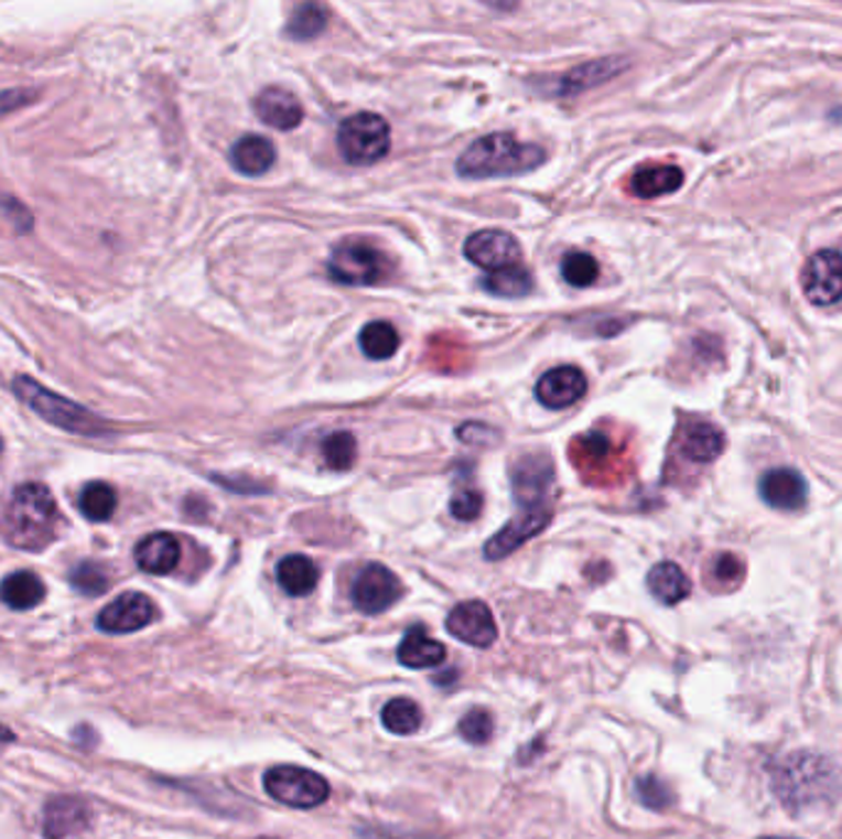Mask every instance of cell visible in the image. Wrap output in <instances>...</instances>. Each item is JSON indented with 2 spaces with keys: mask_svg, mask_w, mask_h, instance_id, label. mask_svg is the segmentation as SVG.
<instances>
[{
  "mask_svg": "<svg viewBox=\"0 0 842 839\" xmlns=\"http://www.w3.org/2000/svg\"><path fill=\"white\" fill-rule=\"evenodd\" d=\"M762 839H788V837H762Z\"/></svg>",
  "mask_w": 842,
  "mask_h": 839,
  "instance_id": "b9f144b4",
  "label": "cell"
},
{
  "mask_svg": "<svg viewBox=\"0 0 842 839\" xmlns=\"http://www.w3.org/2000/svg\"><path fill=\"white\" fill-rule=\"evenodd\" d=\"M155 621V605L145 593H121L119 599L111 601L107 609L99 613L97 625L104 633H136Z\"/></svg>",
  "mask_w": 842,
  "mask_h": 839,
  "instance_id": "4fadbf2b",
  "label": "cell"
},
{
  "mask_svg": "<svg viewBox=\"0 0 842 839\" xmlns=\"http://www.w3.org/2000/svg\"><path fill=\"white\" fill-rule=\"evenodd\" d=\"M257 116L271 129L291 131L303 121V106L293 97L289 89L269 87L257 97L255 101Z\"/></svg>",
  "mask_w": 842,
  "mask_h": 839,
  "instance_id": "ac0fdd59",
  "label": "cell"
},
{
  "mask_svg": "<svg viewBox=\"0 0 842 839\" xmlns=\"http://www.w3.org/2000/svg\"><path fill=\"white\" fill-rule=\"evenodd\" d=\"M45 599V583L33 571L8 573L0 583V601L15 611H30Z\"/></svg>",
  "mask_w": 842,
  "mask_h": 839,
  "instance_id": "484cf974",
  "label": "cell"
},
{
  "mask_svg": "<svg viewBox=\"0 0 842 839\" xmlns=\"http://www.w3.org/2000/svg\"><path fill=\"white\" fill-rule=\"evenodd\" d=\"M636 793L640 803L650 810H666V807L672 803V790L668 788V783H662L658 775H640L636 781Z\"/></svg>",
  "mask_w": 842,
  "mask_h": 839,
  "instance_id": "8d00e7d4",
  "label": "cell"
},
{
  "mask_svg": "<svg viewBox=\"0 0 842 839\" xmlns=\"http://www.w3.org/2000/svg\"><path fill=\"white\" fill-rule=\"evenodd\" d=\"M338 148L350 165L380 163L389 151V123L380 114H355L341 123Z\"/></svg>",
  "mask_w": 842,
  "mask_h": 839,
  "instance_id": "8992f818",
  "label": "cell"
},
{
  "mask_svg": "<svg viewBox=\"0 0 842 839\" xmlns=\"http://www.w3.org/2000/svg\"><path fill=\"white\" fill-rule=\"evenodd\" d=\"M328 273L335 283L343 286H377L389 279L392 261L373 244L343 241L331 254Z\"/></svg>",
  "mask_w": 842,
  "mask_h": 839,
  "instance_id": "5b68a950",
  "label": "cell"
},
{
  "mask_svg": "<svg viewBox=\"0 0 842 839\" xmlns=\"http://www.w3.org/2000/svg\"><path fill=\"white\" fill-rule=\"evenodd\" d=\"M136 564L145 573L165 577L181 564V541L168 533H155L143 537L136 547Z\"/></svg>",
  "mask_w": 842,
  "mask_h": 839,
  "instance_id": "d6986e66",
  "label": "cell"
},
{
  "mask_svg": "<svg viewBox=\"0 0 842 839\" xmlns=\"http://www.w3.org/2000/svg\"><path fill=\"white\" fill-rule=\"evenodd\" d=\"M13 739H15V736H13V731H10V729L3 727V724H0V743H10Z\"/></svg>",
  "mask_w": 842,
  "mask_h": 839,
  "instance_id": "60d3db41",
  "label": "cell"
},
{
  "mask_svg": "<svg viewBox=\"0 0 842 839\" xmlns=\"http://www.w3.org/2000/svg\"><path fill=\"white\" fill-rule=\"evenodd\" d=\"M686 183V175L678 165H646L630 178V193L640 200H656L672 195Z\"/></svg>",
  "mask_w": 842,
  "mask_h": 839,
  "instance_id": "7402d4cb",
  "label": "cell"
},
{
  "mask_svg": "<svg viewBox=\"0 0 842 839\" xmlns=\"http://www.w3.org/2000/svg\"><path fill=\"white\" fill-rule=\"evenodd\" d=\"M116 505H119V497H116V491L109 483L94 481L82 487L79 513L91 523H107L114 517Z\"/></svg>",
  "mask_w": 842,
  "mask_h": 839,
  "instance_id": "83f0119b",
  "label": "cell"
},
{
  "mask_svg": "<svg viewBox=\"0 0 842 839\" xmlns=\"http://www.w3.org/2000/svg\"><path fill=\"white\" fill-rule=\"evenodd\" d=\"M0 449H3V441H0Z\"/></svg>",
  "mask_w": 842,
  "mask_h": 839,
  "instance_id": "7bdbcfd3",
  "label": "cell"
},
{
  "mask_svg": "<svg viewBox=\"0 0 842 839\" xmlns=\"http://www.w3.org/2000/svg\"><path fill=\"white\" fill-rule=\"evenodd\" d=\"M277 579L289 596H309V593L319 587L321 571L315 567L313 559L303 555H291L279 561Z\"/></svg>",
  "mask_w": 842,
  "mask_h": 839,
  "instance_id": "4316f807",
  "label": "cell"
},
{
  "mask_svg": "<svg viewBox=\"0 0 842 839\" xmlns=\"http://www.w3.org/2000/svg\"><path fill=\"white\" fill-rule=\"evenodd\" d=\"M458 731L463 739L468 743H476V746L488 743L493 736V714L488 709H471L468 714L461 719Z\"/></svg>",
  "mask_w": 842,
  "mask_h": 839,
  "instance_id": "d590c367",
  "label": "cell"
},
{
  "mask_svg": "<svg viewBox=\"0 0 842 839\" xmlns=\"http://www.w3.org/2000/svg\"><path fill=\"white\" fill-rule=\"evenodd\" d=\"M229 161L235 165L237 173L247 178H259L277 161V148L265 136L249 133L231 146Z\"/></svg>",
  "mask_w": 842,
  "mask_h": 839,
  "instance_id": "ffe728a7",
  "label": "cell"
},
{
  "mask_svg": "<svg viewBox=\"0 0 842 839\" xmlns=\"http://www.w3.org/2000/svg\"><path fill=\"white\" fill-rule=\"evenodd\" d=\"M724 451V433L708 421H692L682 433V453L692 463H712Z\"/></svg>",
  "mask_w": 842,
  "mask_h": 839,
  "instance_id": "cb8c5ba5",
  "label": "cell"
},
{
  "mask_svg": "<svg viewBox=\"0 0 842 839\" xmlns=\"http://www.w3.org/2000/svg\"><path fill=\"white\" fill-rule=\"evenodd\" d=\"M363 839H439V837H417V835H399V832H389L385 827H365L360 830Z\"/></svg>",
  "mask_w": 842,
  "mask_h": 839,
  "instance_id": "ab89813d",
  "label": "cell"
},
{
  "mask_svg": "<svg viewBox=\"0 0 842 839\" xmlns=\"http://www.w3.org/2000/svg\"><path fill=\"white\" fill-rule=\"evenodd\" d=\"M552 507H522L498 535H493L486 545V559L498 561L512 555L515 549L522 547L525 541L537 537L542 529L550 525Z\"/></svg>",
  "mask_w": 842,
  "mask_h": 839,
  "instance_id": "8fae6325",
  "label": "cell"
},
{
  "mask_svg": "<svg viewBox=\"0 0 842 839\" xmlns=\"http://www.w3.org/2000/svg\"><path fill=\"white\" fill-rule=\"evenodd\" d=\"M624 69H626V62L618 60V57L586 62V65H579L572 72L564 74L560 92L564 94V97H572V94L594 89V87H598V84L614 79L616 74H620Z\"/></svg>",
  "mask_w": 842,
  "mask_h": 839,
  "instance_id": "603a6c76",
  "label": "cell"
},
{
  "mask_svg": "<svg viewBox=\"0 0 842 839\" xmlns=\"http://www.w3.org/2000/svg\"><path fill=\"white\" fill-rule=\"evenodd\" d=\"M382 724L389 734L409 736L421 727V709L412 702V699H392L382 709Z\"/></svg>",
  "mask_w": 842,
  "mask_h": 839,
  "instance_id": "4dcf8cb0",
  "label": "cell"
},
{
  "mask_svg": "<svg viewBox=\"0 0 842 839\" xmlns=\"http://www.w3.org/2000/svg\"><path fill=\"white\" fill-rule=\"evenodd\" d=\"M586 391V377L582 369H576L572 365L564 367H554L550 372H544L537 381L535 395L540 399L542 407L547 409H566L576 404L584 397Z\"/></svg>",
  "mask_w": 842,
  "mask_h": 839,
  "instance_id": "2e32d148",
  "label": "cell"
},
{
  "mask_svg": "<svg viewBox=\"0 0 842 839\" xmlns=\"http://www.w3.org/2000/svg\"><path fill=\"white\" fill-rule=\"evenodd\" d=\"M13 391L23 399L30 409H33L40 419H45L52 427H57L67 433H79V437H104L107 433V421L94 417L89 409H84L82 404L72 401L62 395H55L47 387H42L40 381L30 379L25 375L15 377Z\"/></svg>",
  "mask_w": 842,
  "mask_h": 839,
  "instance_id": "277c9868",
  "label": "cell"
},
{
  "mask_svg": "<svg viewBox=\"0 0 842 839\" xmlns=\"http://www.w3.org/2000/svg\"><path fill=\"white\" fill-rule=\"evenodd\" d=\"M323 459H325V465L333 471L353 469V463L357 459V443L353 439V433L347 431L331 433V437L323 441Z\"/></svg>",
  "mask_w": 842,
  "mask_h": 839,
  "instance_id": "836d02e7",
  "label": "cell"
},
{
  "mask_svg": "<svg viewBox=\"0 0 842 839\" xmlns=\"http://www.w3.org/2000/svg\"><path fill=\"white\" fill-rule=\"evenodd\" d=\"M69 583L84 596H101L111 587V577L97 561H79L69 571Z\"/></svg>",
  "mask_w": 842,
  "mask_h": 839,
  "instance_id": "d6a6232c",
  "label": "cell"
},
{
  "mask_svg": "<svg viewBox=\"0 0 842 839\" xmlns=\"http://www.w3.org/2000/svg\"><path fill=\"white\" fill-rule=\"evenodd\" d=\"M481 509L483 495L473 491V487H461V491H456L454 497H451V515L461 519V523H473V519L481 515Z\"/></svg>",
  "mask_w": 842,
  "mask_h": 839,
  "instance_id": "f35d334b",
  "label": "cell"
},
{
  "mask_svg": "<svg viewBox=\"0 0 842 839\" xmlns=\"http://www.w3.org/2000/svg\"><path fill=\"white\" fill-rule=\"evenodd\" d=\"M397 657L404 667H412V670H427V667L444 665L446 647L431 638L427 628L414 625V628H409L404 633L402 643H399Z\"/></svg>",
  "mask_w": 842,
  "mask_h": 839,
  "instance_id": "44dd1931",
  "label": "cell"
},
{
  "mask_svg": "<svg viewBox=\"0 0 842 839\" xmlns=\"http://www.w3.org/2000/svg\"><path fill=\"white\" fill-rule=\"evenodd\" d=\"M265 790L273 800L309 810V807H319L328 800L331 785L315 771L299 766H277L265 773Z\"/></svg>",
  "mask_w": 842,
  "mask_h": 839,
  "instance_id": "52a82bcc",
  "label": "cell"
},
{
  "mask_svg": "<svg viewBox=\"0 0 842 839\" xmlns=\"http://www.w3.org/2000/svg\"><path fill=\"white\" fill-rule=\"evenodd\" d=\"M91 820V810L89 805L79 800V798H55L50 800L45 807V822H42V830H45L47 839H67L72 835H79L84 827Z\"/></svg>",
  "mask_w": 842,
  "mask_h": 839,
  "instance_id": "e0dca14e",
  "label": "cell"
},
{
  "mask_svg": "<svg viewBox=\"0 0 842 839\" xmlns=\"http://www.w3.org/2000/svg\"><path fill=\"white\" fill-rule=\"evenodd\" d=\"M544 148L520 143L510 133H490L471 143L456 163V173L468 180L525 175L544 163Z\"/></svg>",
  "mask_w": 842,
  "mask_h": 839,
  "instance_id": "6da1fadb",
  "label": "cell"
},
{
  "mask_svg": "<svg viewBox=\"0 0 842 839\" xmlns=\"http://www.w3.org/2000/svg\"><path fill=\"white\" fill-rule=\"evenodd\" d=\"M325 25H328V10L319 3H306L293 10L287 33L293 40H311L321 35Z\"/></svg>",
  "mask_w": 842,
  "mask_h": 839,
  "instance_id": "1f68e13d",
  "label": "cell"
},
{
  "mask_svg": "<svg viewBox=\"0 0 842 839\" xmlns=\"http://www.w3.org/2000/svg\"><path fill=\"white\" fill-rule=\"evenodd\" d=\"M803 293L813 305H835L842 301V254L820 249L803 267Z\"/></svg>",
  "mask_w": 842,
  "mask_h": 839,
  "instance_id": "9c48e42d",
  "label": "cell"
},
{
  "mask_svg": "<svg viewBox=\"0 0 842 839\" xmlns=\"http://www.w3.org/2000/svg\"><path fill=\"white\" fill-rule=\"evenodd\" d=\"M463 251H466L471 263L488 269L490 273L515 267L520 261V244L508 232L500 229L476 232V235L468 237Z\"/></svg>",
  "mask_w": 842,
  "mask_h": 839,
  "instance_id": "7c38bea8",
  "label": "cell"
},
{
  "mask_svg": "<svg viewBox=\"0 0 842 839\" xmlns=\"http://www.w3.org/2000/svg\"><path fill=\"white\" fill-rule=\"evenodd\" d=\"M57 533V503L42 483L18 485L6 507V537L10 545L37 551L45 549Z\"/></svg>",
  "mask_w": 842,
  "mask_h": 839,
  "instance_id": "7a4b0ae2",
  "label": "cell"
},
{
  "mask_svg": "<svg viewBox=\"0 0 842 839\" xmlns=\"http://www.w3.org/2000/svg\"><path fill=\"white\" fill-rule=\"evenodd\" d=\"M510 481L515 503L520 507H550L547 497L554 487V465L544 453L522 455L520 461H515Z\"/></svg>",
  "mask_w": 842,
  "mask_h": 839,
  "instance_id": "ba28073f",
  "label": "cell"
},
{
  "mask_svg": "<svg viewBox=\"0 0 842 839\" xmlns=\"http://www.w3.org/2000/svg\"><path fill=\"white\" fill-rule=\"evenodd\" d=\"M402 596V583L382 564H367L353 583V601L367 615L385 613Z\"/></svg>",
  "mask_w": 842,
  "mask_h": 839,
  "instance_id": "30bf717a",
  "label": "cell"
},
{
  "mask_svg": "<svg viewBox=\"0 0 842 839\" xmlns=\"http://www.w3.org/2000/svg\"><path fill=\"white\" fill-rule=\"evenodd\" d=\"M648 589L666 605H678L690 596V579L676 561H660L648 571Z\"/></svg>",
  "mask_w": 842,
  "mask_h": 839,
  "instance_id": "d4e9b609",
  "label": "cell"
},
{
  "mask_svg": "<svg viewBox=\"0 0 842 839\" xmlns=\"http://www.w3.org/2000/svg\"><path fill=\"white\" fill-rule=\"evenodd\" d=\"M449 633L473 647H490L498 638V625L483 601H463L449 613Z\"/></svg>",
  "mask_w": 842,
  "mask_h": 839,
  "instance_id": "5bb4252c",
  "label": "cell"
},
{
  "mask_svg": "<svg viewBox=\"0 0 842 839\" xmlns=\"http://www.w3.org/2000/svg\"><path fill=\"white\" fill-rule=\"evenodd\" d=\"M759 495L768 507L796 513L808 501L806 477L794 469H771L759 477Z\"/></svg>",
  "mask_w": 842,
  "mask_h": 839,
  "instance_id": "9a60e30c",
  "label": "cell"
},
{
  "mask_svg": "<svg viewBox=\"0 0 842 839\" xmlns=\"http://www.w3.org/2000/svg\"><path fill=\"white\" fill-rule=\"evenodd\" d=\"M562 276L574 289H589V286L596 283L598 279V263L594 257H589V254L574 251L562 261Z\"/></svg>",
  "mask_w": 842,
  "mask_h": 839,
  "instance_id": "e575fe53",
  "label": "cell"
},
{
  "mask_svg": "<svg viewBox=\"0 0 842 839\" xmlns=\"http://www.w3.org/2000/svg\"><path fill=\"white\" fill-rule=\"evenodd\" d=\"M483 289L493 295H500V299H522V295L532 293L535 283L530 271L515 263V267L488 273L483 279Z\"/></svg>",
  "mask_w": 842,
  "mask_h": 839,
  "instance_id": "f1b7e54d",
  "label": "cell"
},
{
  "mask_svg": "<svg viewBox=\"0 0 842 839\" xmlns=\"http://www.w3.org/2000/svg\"><path fill=\"white\" fill-rule=\"evenodd\" d=\"M360 347L370 359H389L399 349V333L395 331V325L373 321L363 327Z\"/></svg>",
  "mask_w": 842,
  "mask_h": 839,
  "instance_id": "f546056e",
  "label": "cell"
},
{
  "mask_svg": "<svg viewBox=\"0 0 842 839\" xmlns=\"http://www.w3.org/2000/svg\"><path fill=\"white\" fill-rule=\"evenodd\" d=\"M774 790L788 810H803V807L823 800L830 788L838 783L833 763L816 753H791L771 771Z\"/></svg>",
  "mask_w": 842,
  "mask_h": 839,
  "instance_id": "3957f363",
  "label": "cell"
},
{
  "mask_svg": "<svg viewBox=\"0 0 842 839\" xmlns=\"http://www.w3.org/2000/svg\"><path fill=\"white\" fill-rule=\"evenodd\" d=\"M710 579L714 583H720L722 589L736 587L744 579V564L740 557L734 555H717L710 564Z\"/></svg>",
  "mask_w": 842,
  "mask_h": 839,
  "instance_id": "74e56055",
  "label": "cell"
}]
</instances>
